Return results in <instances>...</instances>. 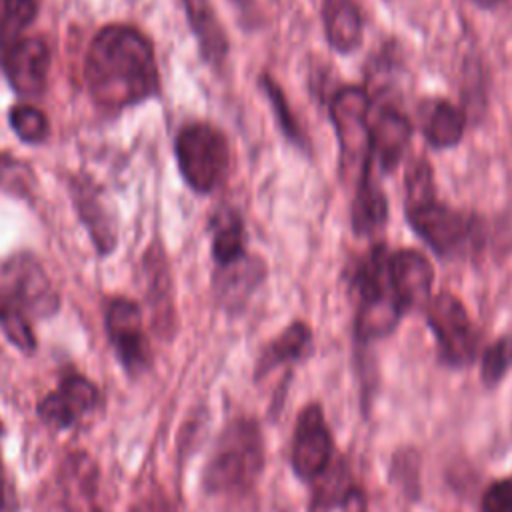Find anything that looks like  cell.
I'll list each match as a JSON object with an SVG mask.
<instances>
[{
    "instance_id": "obj_23",
    "label": "cell",
    "mask_w": 512,
    "mask_h": 512,
    "mask_svg": "<svg viewBox=\"0 0 512 512\" xmlns=\"http://www.w3.org/2000/svg\"><path fill=\"white\" fill-rule=\"evenodd\" d=\"M0 328L16 348L22 352H34L36 338L26 318V310L8 290H0Z\"/></svg>"
},
{
    "instance_id": "obj_9",
    "label": "cell",
    "mask_w": 512,
    "mask_h": 512,
    "mask_svg": "<svg viewBox=\"0 0 512 512\" xmlns=\"http://www.w3.org/2000/svg\"><path fill=\"white\" fill-rule=\"evenodd\" d=\"M2 68L10 86L20 96H38L46 88L50 70L48 44L34 38H16L6 46L2 56Z\"/></svg>"
},
{
    "instance_id": "obj_25",
    "label": "cell",
    "mask_w": 512,
    "mask_h": 512,
    "mask_svg": "<svg viewBox=\"0 0 512 512\" xmlns=\"http://www.w3.org/2000/svg\"><path fill=\"white\" fill-rule=\"evenodd\" d=\"M154 262L150 254L146 256V268L150 272V294H152V306H154V316L158 330H170L174 322V312H172V298H170V282H168V272L166 264L162 260V252L154 248Z\"/></svg>"
},
{
    "instance_id": "obj_2",
    "label": "cell",
    "mask_w": 512,
    "mask_h": 512,
    "mask_svg": "<svg viewBox=\"0 0 512 512\" xmlns=\"http://www.w3.org/2000/svg\"><path fill=\"white\" fill-rule=\"evenodd\" d=\"M264 470V438L252 418L232 420L214 444L202 484L212 496H244Z\"/></svg>"
},
{
    "instance_id": "obj_24",
    "label": "cell",
    "mask_w": 512,
    "mask_h": 512,
    "mask_svg": "<svg viewBox=\"0 0 512 512\" xmlns=\"http://www.w3.org/2000/svg\"><path fill=\"white\" fill-rule=\"evenodd\" d=\"M258 84H260V90L264 92V96L268 98L270 102V108L276 116V122H278V128L282 130L284 138L290 140L294 146H300V148H306V138H304V132L300 130V124L288 104V98L282 90V86L270 76V74H262L258 78Z\"/></svg>"
},
{
    "instance_id": "obj_21",
    "label": "cell",
    "mask_w": 512,
    "mask_h": 512,
    "mask_svg": "<svg viewBox=\"0 0 512 512\" xmlns=\"http://www.w3.org/2000/svg\"><path fill=\"white\" fill-rule=\"evenodd\" d=\"M246 256L244 222L234 210L218 212L212 222V258L218 268L230 266Z\"/></svg>"
},
{
    "instance_id": "obj_10",
    "label": "cell",
    "mask_w": 512,
    "mask_h": 512,
    "mask_svg": "<svg viewBox=\"0 0 512 512\" xmlns=\"http://www.w3.org/2000/svg\"><path fill=\"white\" fill-rule=\"evenodd\" d=\"M388 270L394 296L404 314L428 304L434 284V268L422 252L410 248L390 252Z\"/></svg>"
},
{
    "instance_id": "obj_3",
    "label": "cell",
    "mask_w": 512,
    "mask_h": 512,
    "mask_svg": "<svg viewBox=\"0 0 512 512\" xmlns=\"http://www.w3.org/2000/svg\"><path fill=\"white\" fill-rule=\"evenodd\" d=\"M176 162L184 182L200 194L212 192L230 166L226 136L208 122L186 124L174 142Z\"/></svg>"
},
{
    "instance_id": "obj_15",
    "label": "cell",
    "mask_w": 512,
    "mask_h": 512,
    "mask_svg": "<svg viewBox=\"0 0 512 512\" xmlns=\"http://www.w3.org/2000/svg\"><path fill=\"white\" fill-rule=\"evenodd\" d=\"M388 220V200L374 176V168L368 160L362 164L354 202H352V230L358 236H370L384 228Z\"/></svg>"
},
{
    "instance_id": "obj_19",
    "label": "cell",
    "mask_w": 512,
    "mask_h": 512,
    "mask_svg": "<svg viewBox=\"0 0 512 512\" xmlns=\"http://www.w3.org/2000/svg\"><path fill=\"white\" fill-rule=\"evenodd\" d=\"M266 276V264L260 258L244 256L238 262L220 268L218 272V296L220 300L230 306H242L250 294L260 286Z\"/></svg>"
},
{
    "instance_id": "obj_28",
    "label": "cell",
    "mask_w": 512,
    "mask_h": 512,
    "mask_svg": "<svg viewBox=\"0 0 512 512\" xmlns=\"http://www.w3.org/2000/svg\"><path fill=\"white\" fill-rule=\"evenodd\" d=\"M38 12V0H2L0 2V44L18 36Z\"/></svg>"
},
{
    "instance_id": "obj_20",
    "label": "cell",
    "mask_w": 512,
    "mask_h": 512,
    "mask_svg": "<svg viewBox=\"0 0 512 512\" xmlns=\"http://www.w3.org/2000/svg\"><path fill=\"white\" fill-rule=\"evenodd\" d=\"M310 500V512H332L334 508H344L362 488L352 480V474L346 462L340 458L336 464H330L326 472L316 478Z\"/></svg>"
},
{
    "instance_id": "obj_11",
    "label": "cell",
    "mask_w": 512,
    "mask_h": 512,
    "mask_svg": "<svg viewBox=\"0 0 512 512\" xmlns=\"http://www.w3.org/2000/svg\"><path fill=\"white\" fill-rule=\"evenodd\" d=\"M412 126L406 114H402L396 106H380L374 120H370V142L366 160L372 168L382 172H392L410 144Z\"/></svg>"
},
{
    "instance_id": "obj_17",
    "label": "cell",
    "mask_w": 512,
    "mask_h": 512,
    "mask_svg": "<svg viewBox=\"0 0 512 512\" xmlns=\"http://www.w3.org/2000/svg\"><path fill=\"white\" fill-rule=\"evenodd\" d=\"M186 18L190 24V30L198 42L202 58L218 68L228 58V36L212 8L210 0H184Z\"/></svg>"
},
{
    "instance_id": "obj_27",
    "label": "cell",
    "mask_w": 512,
    "mask_h": 512,
    "mask_svg": "<svg viewBox=\"0 0 512 512\" xmlns=\"http://www.w3.org/2000/svg\"><path fill=\"white\" fill-rule=\"evenodd\" d=\"M406 186V208L420 206L424 202L436 200V188H434V172L426 158H416L406 168L404 176Z\"/></svg>"
},
{
    "instance_id": "obj_5",
    "label": "cell",
    "mask_w": 512,
    "mask_h": 512,
    "mask_svg": "<svg viewBox=\"0 0 512 512\" xmlns=\"http://www.w3.org/2000/svg\"><path fill=\"white\" fill-rule=\"evenodd\" d=\"M334 440L320 404H306L294 424L290 464L302 482H314L332 464Z\"/></svg>"
},
{
    "instance_id": "obj_37",
    "label": "cell",
    "mask_w": 512,
    "mask_h": 512,
    "mask_svg": "<svg viewBox=\"0 0 512 512\" xmlns=\"http://www.w3.org/2000/svg\"><path fill=\"white\" fill-rule=\"evenodd\" d=\"M0 2H2V0H0Z\"/></svg>"
},
{
    "instance_id": "obj_35",
    "label": "cell",
    "mask_w": 512,
    "mask_h": 512,
    "mask_svg": "<svg viewBox=\"0 0 512 512\" xmlns=\"http://www.w3.org/2000/svg\"><path fill=\"white\" fill-rule=\"evenodd\" d=\"M476 6H480V8H496V6H500L504 0H472Z\"/></svg>"
},
{
    "instance_id": "obj_31",
    "label": "cell",
    "mask_w": 512,
    "mask_h": 512,
    "mask_svg": "<svg viewBox=\"0 0 512 512\" xmlns=\"http://www.w3.org/2000/svg\"><path fill=\"white\" fill-rule=\"evenodd\" d=\"M134 512H174V508L166 500V496L158 492V494H146L144 498H140V502L134 506Z\"/></svg>"
},
{
    "instance_id": "obj_26",
    "label": "cell",
    "mask_w": 512,
    "mask_h": 512,
    "mask_svg": "<svg viewBox=\"0 0 512 512\" xmlns=\"http://www.w3.org/2000/svg\"><path fill=\"white\" fill-rule=\"evenodd\" d=\"M512 368V336H500L482 354L480 378L488 388H494Z\"/></svg>"
},
{
    "instance_id": "obj_12",
    "label": "cell",
    "mask_w": 512,
    "mask_h": 512,
    "mask_svg": "<svg viewBox=\"0 0 512 512\" xmlns=\"http://www.w3.org/2000/svg\"><path fill=\"white\" fill-rule=\"evenodd\" d=\"M96 404V386L80 374H66L58 388L40 400L38 416L50 426L70 428L84 414L94 410Z\"/></svg>"
},
{
    "instance_id": "obj_32",
    "label": "cell",
    "mask_w": 512,
    "mask_h": 512,
    "mask_svg": "<svg viewBox=\"0 0 512 512\" xmlns=\"http://www.w3.org/2000/svg\"><path fill=\"white\" fill-rule=\"evenodd\" d=\"M18 172H22V168L16 160H12L10 156H0V186H16L20 182Z\"/></svg>"
},
{
    "instance_id": "obj_16",
    "label": "cell",
    "mask_w": 512,
    "mask_h": 512,
    "mask_svg": "<svg viewBox=\"0 0 512 512\" xmlns=\"http://www.w3.org/2000/svg\"><path fill=\"white\" fill-rule=\"evenodd\" d=\"M312 342H314V338H312L310 326L302 320H294L274 340H270L262 348V352L256 360L254 378L260 380L262 376H268L278 366L304 360L312 352Z\"/></svg>"
},
{
    "instance_id": "obj_13",
    "label": "cell",
    "mask_w": 512,
    "mask_h": 512,
    "mask_svg": "<svg viewBox=\"0 0 512 512\" xmlns=\"http://www.w3.org/2000/svg\"><path fill=\"white\" fill-rule=\"evenodd\" d=\"M6 276L10 282L8 292L24 310H30L36 316H46L58 308V296L34 258L26 254L14 256L6 264Z\"/></svg>"
},
{
    "instance_id": "obj_18",
    "label": "cell",
    "mask_w": 512,
    "mask_h": 512,
    "mask_svg": "<svg viewBox=\"0 0 512 512\" xmlns=\"http://www.w3.org/2000/svg\"><path fill=\"white\" fill-rule=\"evenodd\" d=\"M322 22L336 52L350 54L362 44L364 20L358 0H322Z\"/></svg>"
},
{
    "instance_id": "obj_14",
    "label": "cell",
    "mask_w": 512,
    "mask_h": 512,
    "mask_svg": "<svg viewBox=\"0 0 512 512\" xmlns=\"http://www.w3.org/2000/svg\"><path fill=\"white\" fill-rule=\"evenodd\" d=\"M420 130L432 148L446 150L462 140L466 128L464 112L446 98H428L418 106Z\"/></svg>"
},
{
    "instance_id": "obj_7",
    "label": "cell",
    "mask_w": 512,
    "mask_h": 512,
    "mask_svg": "<svg viewBox=\"0 0 512 512\" xmlns=\"http://www.w3.org/2000/svg\"><path fill=\"white\" fill-rule=\"evenodd\" d=\"M330 118L342 156L366 160L370 142V96L362 86H344L330 100Z\"/></svg>"
},
{
    "instance_id": "obj_30",
    "label": "cell",
    "mask_w": 512,
    "mask_h": 512,
    "mask_svg": "<svg viewBox=\"0 0 512 512\" xmlns=\"http://www.w3.org/2000/svg\"><path fill=\"white\" fill-rule=\"evenodd\" d=\"M482 512H512V476L494 480L482 494Z\"/></svg>"
},
{
    "instance_id": "obj_6",
    "label": "cell",
    "mask_w": 512,
    "mask_h": 512,
    "mask_svg": "<svg viewBox=\"0 0 512 512\" xmlns=\"http://www.w3.org/2000/svg\"><path fill=\"white\" fill-rule=\"evenodd\" d=\"M412 230L440 256L456 254L474 234V220L438 200L406 208Z\"/></svg>"
},
{
    "instance_id": "obj_22",
    "label": "cell",
    "mask_w": 512,
    "mask_h": 512,
    "mask_svg": "<svg viewBox=\"0 0 512 512\" xmlns=\"http://www.w3.org/2000/svg\"><path fill=\"white\" fill-rule=\"evenodd\" d=\"M74 204L78 208L82 222L90 230L98 250L102 254L114 250V232L106 220V212L102 210L98 198L86 184H80V182L74 184Z\"/></svg>"
},
{
    "instance_id": "obj_1",
    "label": "cell",
    "mask_w": 512,
    "mask_h": 512,
    "mask_svg": "<svg viewBox=\"0 0 512 512\" xmlns=\"http://www.w3.org/2000/svg\"><path fill=\"white\" fill-rule=\"evenodd\" d=\"M84 82L92 100L106 110L152 98L160 82L150 40L134 26H104L88 46Z\"/></svg>"
},
{
    "instance_id": "obj_36",
    "label": "cell",
    "mask_w": 512,
    "mask_h": 512,
    "mask_svg": "<svg viewBox=\"0 0 512 512\" xmlns=\"http://www.w3.org/2000/svg\"><path fill=\"white\" fill-rule=\"evenodd\" d=\"M96 512H98V510H96Z\"/></svg>"
},
{
    "instance_id": "obj_34",
    "label": "cell",
    "mask_w": 512,
    "mask_h": 512,
    "mask_svg": "<svg viewBox=\"0 0 512 512\" xmlns=\"http://www.w3.org/2000/svg\"><path fill=\"white\" fill-rule=\"evenodd\" d=\"M0 434H2V422H0ZM4 500H6V476H4L2 456H0V508L4 506Z\"/></svg>"
},
{
    "instance_id": "obj_33",
    "label": "cell",
    "mask_w": 512,
    "mask_h": 512,
    "mask_svg": "<svg viewBox=\"0 0 512 512\" xmlns=\"http://www.w3.org/2000/svg\"><path fill=\"white\" fill-rule=\"evenodd\" d=\"M344 512H366V498H364V492L356 494V496L344 506Z\"/></svg>"
},
{
    "instance_id": "obj_4",
    "label": "cell",
    "mask_w": 512,
    "mask_h": 512,
    "mask_svg": "<svg viewBox=\"0 0 512 512\" xmlns=\"http://www.w3.org/2000/svg\"><path fill=\"white\" fill-rule=\"evenodd\" d=\"M426 322L444 364L462 368L476 358L478 334L458 296L452 292L432 296L426 304Z\"/></svg>"
},
{
    "instance_id": "obj_29",
    "label": "cell",
    "mask_w": 512,
    "mask_h": 512,
    "mask_svg": "<svg viewBox=\"0 0 512 512\" xmlns=\"http://www.w3.org/2000/svg\"><path fill=\"white\" fill-rule=\"evenodd\" d=\"M10 126L18 138L28 144L44 142L48 136V118L42 110L28 104H20L10 110Z\"/></svg>"
},
{
    "instance_id": "obj_8",
    "label": "cell",
    "mask_w": 512,
    "mask_h": 512,
    "mask_svg": "<svg viewBox=\"0 0 512 512\" xmlns=\"http://www.w3.org/2000/svg\"><path fill=\"white\" fill-rule=\"evenodd\" d=\"M106 332L110 344L130 374H138L150 364V346L142 328V312L128 298H114L106 306Z\"/></svg>"
}]
</instances>
